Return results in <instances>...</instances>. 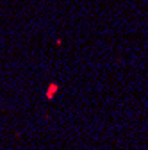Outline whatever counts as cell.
<instances>
[{
  "label": "cell",
  "mask_w": 148,
  "mask_h": 150,
  "mask_svg": "<svg viewBox=\"0 0 148 150\" xmlns=\"http://www.w3.org/2000/svg\"><path fill=\"white\" fill-rule=\"evenodd\" d=\"M55 93H57V84H50L47 89V98H54Z\"/></svg>",
  "instance_id": "obj_1"
}]
</instances>
